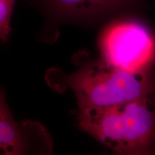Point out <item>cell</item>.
Masks as SVG:
<instances>
[{
  "label": "cell",
  "mask_w": 155,
  "mask_h": 155,
  "mask_svg": "<svg viewBox=\"0 0 155 155\" xmlns=\"http://www.w3.org/2000/svg\"><path fill=\"white\" fill-rule=\"evenodd\" d=\"M48 80L58 90L72 91L78 108L108 107L151 98L155 92V74L151 70L129 72L101 59L83 64L69 75L53 71Z\"/></svg>",
  "instance_id": "1"
},
{
  "label": "cell",
  "mask_w": 155,
  "mask_h": 155,
  "mask_svg": "<svg viewBox=\"0 0 155 155\" xmlns=\"http://www.w3.org/2000/svg\"><path fill=\"white\" fill-rule=\"evenodd\" d=\"M98 46L101 60L129 72L150 71L155 62V35L133 17L121 15L106 22Z\"/></svg>",
  "instance_id": "3"
},
{
  "label": "cell",
  "mask_w": 155,
  "mask_h": 155,
  "mask_svg": "<svg viewBox=\"0 0 155 155\" xmlns=\"http://www.w3.org/2000/svg\"><path fill=\"white\" fill-rule=\"evenodd\" d=\"M151 98L105 108H78V125L113 152L124 155L154 152L155 108Z\"/></svg>",
  "instance_id": "2"
},
{
  "label": "cell",
  "mask_w": 155,
  "mask_h": 155,
  "mask_svg": "<svg viewBox=\"0 0 155 155\" xmlns=\"http://www.w3.org/2000/svg\"><path fill=\"white\" fill-rule=\"evenodd\" d=\"M145 0H36L55 22L96 25L108 22L137 7Z\"/></svg>",
  "instance_id": "4"
},
{
  "label": "cell",
  "mask_w": 155,
  "mask_h": 155,
  "mask_svg": "<svg viewBox=\"0 0 155 155\" xmlns=\"http://www.w3.org/2000/svg\"><path fill=\"white\" fill-rule=\"evenodd\" d=\"M34 139L50 143L42 126L28 121L19 124L10 113L4 90L0 87V154L28 153Z\"/></svg>",
  "instance_id": "5"
},
{
  "label": "cell",
  "mask_w": 155,
  "mask_h": 155,
  "mask_svg": "<svg viewBox=\"0 0 155 155\" xmlns=\"http://www.w3.org/2000/svg\"><path fill=\"white\" fill-rule=\"evenodd\" d=\"M17 0H0V41L6 42L10 36L11 19Z\"/></svg>",
  "instance_id": "6"
}]
</instances>
